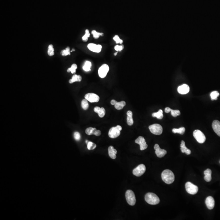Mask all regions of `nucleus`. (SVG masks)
<instances>
[{
  "label": "nucleus",
  "instance_id": "obj_17",
  "mask_svg": "<svg viewBox=\"0 0 220 220\" xmlns=\"http://www.w3.org/2000/svg\"><path fill=\"white\" fill-rule=\"evenodd\" d=\"M212 128L215 133L220 137V122L219 121H214L212 124Z\"/></svg>",
  "mask_w": 220,
  "mask_h": 220
},
{
  "label": "nucleus",
  "instance_id": "obj_9",
  "mask_svg": "<svg viewBox=\"0 0 220 220\" xmlns=\"http://www.w3.org/2000/svg\"><path fill=\"white\" fill-rule=\"evenodd\" d=\"M85 99L91 103L98 102L100 97L98 95L94 93H88L85 96Z\"/></svg>",
  "mask_w": 220,
  "mask_h": 220
},
{
  "label": "nucleus",
  "instance_id": "obj_5",
  "mask_svg": "<svg viewBox=\"0 0 220 220\" xmlns=\"http://www.w3.org/2000/svg\"><path fill=\"white\" fill-rule=\"evenodd\" d=\"M149 129L151 133L155 135H160L163 132V128L161 125L157 124L150 125Z\"/></svg>",
  "mask_w": 220,
  "mask_h": 220
},
{
  "label": "nucleus",
  "instance_id": "obj_30",
  "mask_svg": "<svg viewBox=\"0 0 220 220\" xmlns=\"http://www.w3.org/2000/svg\"><path fill=\"white\" fill-rule=\"evenodd\" d=\"M219 96V93L218 91H214L211 93L210 94V96H211V99L212 100H217V97Z\"/></svg>",
  "mask_w": 220,
  "mask_h": 220
},
{
  "label": "nucleus",
  "instance_id": "obj_4",
  "mask_svg": "<svg viewBox=\"0 0 220 220\" xmlns=\"http://www.w3.org/2000/svg\"><path fill=\"white\" fill-rule=\"evenodd\" d=\"M185 187L187 192L190 195H195L198 190V187L190 182H187L185 183Z\"/></svg>",
  "mask_w": 220,
  "mask_h": 220
},
{
  "label": "nucleus",
  "instance_id": "obj_31",
  "mask_svg": "<svg viewBox=\"0 0 220 220\" xmlns=\"http://www.w3.org/2000/svg\"><path fill=\"white\" fill-rule=\"evenodd\" d=\"M87 144V148L88 150H93L96 147V144L91 141H88Z\"/></svg>",
  "mask_w": 220,
  "mask_h": 220
},
{
  "label": "nucleus",
  "instance_id": "obj_44",
  "mask_svg": "<svg viewBox=\"0 0 220 220\" xmlns=\"http://www.w3.org/2000/svg\"></svg>",
  "mask_w": 220,
  "mask_h": 220
},
{
  "label": "nucleus",
  "instance_id": "obj_11",
  "mask_svg": "<svg viewBox=\"0 0 220 220\" xmlns=\"http://www.w3.org/2000/svg\"><path fill=\"white\" fill-rule=\"evenodd\" d=\"M154 149L155 150V154L158 157H163L167 153V151L165 150L162 149L160 148L158 144H156L154 145Z\"/></svg>",
  "mask_w": 220,
  "mask_h": 220
},
{
  "label": "nucleus",
  "instance_id": "obj_14",
  "mask_svg": "<svg viewBox=\"0 0 220 220\" xmlns=\"http://www.w3.org/2000/svg\"><path fill=\"white\" fill-rule=\"evenodd\" d=\"M86 133L89 135L94 134L97 136H99L101 134V132L100 130H97L95 128L89 127L86 129Z\"/></svg>",
  "mask_w": 220,
  "mask_h": 220
},
{
  "label": "nucleus",
  "instance_id": "obj_24",
  "mask_svg": "<svg viewBox=\"0 0 220 220\" xmlns=\"http://www.w3.org/2000/svg\"><path fill=\"white\" fill-rule=\"evenodd\" d=\"M163 112L161 109H160L157 112H154L152 114V116L153 117H156L158 119H161L163 118Z\"/></svg>",
  "mask_w": 220,
  "mask_h": 220
},
{
  "label": "nucleus",
  "instance_id": "obj_23",
  "mask_svg": "<svg viewBox=\"0 0 220 220\" xmlns=\"http://www.w3.org/2000/svg\"><path fill=\"white\" fill-rule=\"evenodd\" d=\"M126 105V103L125 101H121L120 102H117L115 105V107L116 109L120 110L123 109L124 107Z\"/></svg>",
  "mask_w": 220,
  "mask_h": 220
},
{
  "label": "nucleus",
  "instance_id": "obj_1",
  "mask_svg": "<svg viewBox=\"0 0 220 220\" xmlns=\"http://www.w3.org/2000/svg\"><path fill=\"white\" fill-rule=\"evenodd\" d=\"M162 180L165 183L170 184L173 183L175 181V175L171 170H165L163 171L161 174Z\"/></svg>",
  "mask_w": 220,
  "mask_h": 220
},
{
  "label": "nucleus",
  "instance_id": "obj_36",
  "mask_svg": "<svg viewBox=\"0 0 220 220\" xmlns=\"http://www.w3.org/2000/svg\"><path fill=\"white\" fill-rule=\"evenodd\" d=\"M90 34H89V30L88 29H86L85 31V35L82 37V41L84 42H87L88 41V38L90 36Z\"/></svg>",
  "mask_w": 220,
  "mask_h": 220
},
{
  "label": "nucleus",
  "instance_id": "obj_12",
  "mask_svg": "<svg viewBox=\"0 0 220 220\" xmlns=\"http://www.w3.org/2000/svg\"><path fill=\"white\" fill-rule=\"evenodd\" d=\"M87 47L90 51L95 53H100L101 52L102 49V45L94 43H90L88 44Z\"/></svg>",
  "mask_w": 220,
  "mask_h": 220
},
{
  "label": "nucleus",
  "instance_id": "obj_3",
  "mask_svg": "<svg viewBox=\"0 0 220 220\" xmlns=\"http://www.w3.org/2000/svg\"><path fill=\"white\" fill-rule=\"evenodd\" d=\"M125 196L127 202L129 205L133 206L135 204L136 200L135 195L133 191L130 190H127Z\"/></svg>",
  "mask_w": 220,
  "mask_h": 220
},
{
  "label": "nucleus",
  "instance_id": "obj_32",
  "mask_svg": "<svg viewBox=\"0 0 220 220\" xmlns=\"http://www.w3.org/2000/svg\"><path fill=\"white\" fill-rule=\"evenodd\" d=\"M61 54L63 56H66L68 55H70L71 54V51L70 50L69 47H68L65 50H63L61 52Z\"/></svg>",
  "mask_w": 220,
  "mask_h": 220
},
{
  "label": "nucleus",
  "instance_id": "obj_25",
  "mask_svg": "<svg viewBox=\"0 0 220 220\" xmlns=\"http://www.w3.org/2000/svg\"><path fill=\"white\" fill-rule=\"evenodd\" d=\"M91 66V63L88 61H87L85 63V65L83 66V69L85 71H90V68Z\"/></svg>",
  "mask_w": 220,
  "mask_h": 220
},
{
  "label": "nucleus",
  "instance_id": "obj_15",
  "mask_svg": "<svg viewBox=\"0 0 220 220\" xmlns=\"http://www.w3.org/2000/svg\"><path fill=\"white\" fill-rule=\"evenodd\" d=\"M205 204L208 209L209 210H212L214 208L215 205V201H214V198L211 197L209 196L206 198L205 200Z\"/></svg>",
  "mask_w": 220,
  "mask_h": 220
},
{
  "label": "nucleus",
  "instance_id": "obj_37",
  "mask_svg": "<svg viewBox=\"0 0 220 220\" xmlns=\"http://www.w3.org/2000/svg\"><path fill=\"white\" fill-rule=\"evenodd\" d=\"M113 39L115 41V42H116V43H117V44L120 43V44H122L123 43V41L120 38H119V37L118 36V35H115L113 37Z\"/></svg>",
  "mask_w": 220,
  "mask_h": 220
},
{
  "label": "nucleus",
  "instance_id": "obj_7",
  "mask_svg": "<svg viewBox=\"0 0 220 220\" xmlns=\"http://www.w3.org/2000/svg\"><path fill=\"white\" fill-rule=\"evenodd\" d=\"M146 170V168L145 165L141 164L133 170L132 173L134 175L137 176H140L145 173Z\"/></svg>",
  "mask_w": 220,
  "mask_h": 220
},
{
  "label": "nucleus",
  "instance_id": "obj_20",
  "mask_svg": "<svg viewBox=\"0 0 220 220\" xmlns=\"http://www.w3.org/2000/svg\"><path fill=\"white\" fill-rule=\"evenodd\" d=\"M180 147H181V151L183 153H185V154H187V155H190V154H191V151H190V150L189 149H188V148L185 146V141H183V140H182L181 142Z\"/></svg>",
  "mask_w": 220,
  "mask_h": 220
},
{
  "label": "nucleus",
  "instance_id": "obj_6",
  "mask_svg": "<svg viewBox=\"0 0 220 220\" xmlns=\"http://www.w3.org/2000/svg\"><path fill=\"white\" fill-rule=\"evenodd\" d=\"M193 136L195 139L200 144H203L206 140L205 135L200 130H195L193 132Z\"/></svg>",
  "mask_w": 220,
  "mask_h": 220
},
{
  "label": "nucleus",
  "instance_id": "obj_39",
  "mask_svg": "<svg viewBox=\"0 0 220 220\" xmlns=\"http://www.w3.org/2000/svg\"><path fill=\"white\" fill-rule=\"evenodd\" d=\"M124 46L123 45H117L115 46V49L116 50V51H121L124 49Z\"/></svg>",
  "mask_w": 220,
  "mask_h": 220
},
{
  "label": "nucleus",
  "instance_id": "obj_34",
  "mask_svg": "<svg viewBox=\"0 0 220 220\" xmlns=\"http://www.w3.org/2000/svg\"><path fill=\"white\" fill-rule=\"evenodd\" d=\"M170 112H171L172 115L174 117H176L178 115H180L181 114L180 111L178 110H174L170 109Z\"/></svg>",
  "mask_w": 220,
  "mask_h": 220
},
{
  "label": "nucleus",
  "instance_id": "obj_13",
  "mask_svg": "<svg viewBox=\"0 0 220 220\" xmlns=\"http://www.w3.org/2000/svg\"><path fill=\"white\" fill-rule=\"evenodd\" d=\"M120 134V131L116 128L113 127L110 129L109 132V136L110 138H117Z\"/></svg>",
  "mask_w": 220,
  "mask_h": 220
},
{
  "label": "nucleus",
  "instance_id": "obj_2",
  "mask_svg": "<svg viewBox=\"0 0 220 220\" xmlns=\"http://www.w3.org/2000/svg\"><path fill=\"white\" fill-rule=\"evenodd\" d=\"M145 200L148 204L155 205L159 203L160 199L156 195L153 193L148 192L145 197Z\"/></svg>",
  "mask_w": 220,
  "mask_h": 220
},
{
  "label": "nucleus",
  "instance_id": "obj_33",
  "mask_svg": "<svg viewBox=\"0 0 220 220\" xmlns=\"http://www.w3.org/2000/svg\"><path fill=\"white\" fill-rule=\"evenodd\" d=\"M91 34L93 35V36L95 39L98 38L100 36H102L104 35V34L102 33L97 32L95 30H93L92 31Z\"/></svg>",
  "mask_w": 220,
  "mask_h": 220
},
{
  "label": "nucleus",
  "instance_id": "obj_8",
  "mask_svg": "<svg viewBox=\"0 0 220 220\" xmlns=\"http://www.w3.org/2000/svg\"><path fill=\"white\" fill-rule=\"evenodd\" d=\"M109 66L107 64H104L99 68L98 74L100 78H104L107 76L109 71Z\"/></svg>",
  "mask_w": 220,
  "mask_h": 220
},
{
  "label": "nucleus",
  "instance_id": "obj_38",
  "mask_svg": "<svg viewBox=\"0 0 220 220\" xmlns=\"http://www.w3.org/2000/svg\"><path fill=\"white\" fill-rule=\"evenodd\" d=\"M74 137L77 141H79L81 139V136L79 132H75L74 133Z\"/></svg>",
  "mask_w": 220,
  "mask_h": 220
},
{
  "label": "nucleus",
  "instance_id": "obj_10",
  "mask_svg": "<svg viewBox=\"0 0 220 220\" xmlns=\"http://www.w3.org/2000/svg\"><path fill=\"white\" fill-rule=\"evenodd\" d=\"M135 142L136 144L140 145V149L141 151H144L146 149L148 148V145L146 144V141L144 137L139 136L137 139L135 140Z\"/></svg>",
  "mask_w": 220,
  "mask_h": 220
},
{
  "label": "nucleus",
  "instance_id": "obj_43",
  "mask_svg": "<svg viewBox=\"0 0 220 220\" xmlns=\"http://www.w3.org/2000/svg\"><path fill=\"white\" fill-rule=\"evenodd\" d=\"M117 52H116V53H114V55H115V56H116V55H117Z\"/></svg>",
  "mask_w": 220,
  "mask_h": 220
},
{
  "label": "nucleus",
  "instance_id": "obj_40",
  "mask_svg": "<svg viewBox=\"0 0 220 220\" xmlns=\"http://www.w3.org/2000/svg\"><path fill=\"white\" fill-rule=\"evenodd\" d=\"M170 108H169V107H166V108H165V112H166V113H168V112H170Z\"/></svg>",
  "mask_w": 220,
  "mask_h": 220
},
{
  "label": "nucleus",
  "instance_id": "obj_35",
  "mask_svg": "<svg viewBox=\"0 0 220 220\" xmlns=\"http://www.w3.org/2000/svg\"><path fill=\"white\" fill-rule=\"evenodd\" d=\"M134 121H133L132 115H127V123L128 125L129 126H132L133 125Z\"/></svg>",
  "mask_w": 220,
  "mask_h": 220
},
{
  "label": "nucleus",
  "instance_id": "obj_21",
  "mask_svg": "<svg viewBox=\"0 0 220 220\" xmlns=\"http://www.w3.org/2000/svg\"><path fill=\"white\" fill-rule=\"evenodd\" d=\"M204 179L207 182H210L212 179V171L210 169H207L204 171Z\"/></svg>",
  "mask_w": 220,
  "mask_h": 220
},
{
  "label": "nucleus",
  "instance_id": "obj_42",
  "mask_svg": "<svg viewBox=\"0 0 220 220\" xmlns=\"http://www.w3.org/2000/svg\"><path fill=\"white\" fill-rule=\"evenodd\" d=\"M116 127V128L118 129V130H119L120 131H121L122 130V127H121L120 126H119V125H117Z\"/></svg>",
  "mask_w": 220,
  "mask_h": 220
},
{
  "label": "nucleus",
  "instance_id": "obj_19",
  "mask_svg": "<svg viewBox=\"0 0 220 220\" xmlns=\"http://www.w3.org/2000/svg\"><path fill=\"white\" fill-rule=\"evenodd\" d=\"M109 154L110 157L112 159H116V154L117 153V151L116 149L114 148L112 146H110L108 149Z\"/></svg>",
  "mask_w": 220,
  "mask_h": 220
},
{
  "label": "nucleus",
  "instance_id": "obj_28",
  "mask_svg": "<svg viewBox=\"0 0 220 220\" xmlns=\"http://www.w3.org/2000/svg\"><path fill=\"white\" fill-rule=\"evenodd\" d=\"M48 54L50 56H53L54 55V49L53 48V45L52 44H50L48 46Z\"/></svg>",
  "mask_w": 220,
  "mask_h": 220
},
{
  "label": "nucleus",
  "instance_id": "obj_26",
  "mask_svg": "<svg viewBox=\"0 0 220 220\" xmlns=\"http://www.w3.org/2000/svg\"><path fill=\"white\" fill-rule=\"evenodd\" d=\"M185 129L183 127H181L179 129H173L172 130V131L174 133H179L180 134H184V132H185Z\"/></svg>",
  "mask_w": 220,
  "mask_h": 220
},
{
  "label": "nucleus",
  "instance_id": "obj_27",
  "mask_svg": "<svg viewBox=\"0 0 220 220\" xmlns=\"http://www.w3.org/2000/svg\"><path fill=\"white\" fill-rule=\"evenodd\" d=\"M81 106L84 110H87L88 109L89 107V104L88 103V100H86V99L82 100L81 102Z\"/></svg>",
  "mask_w": 220,
  "mask_h": 220
},
{
  "label": "nucleus",
  "instance_id": "obj_41",
  "mask_svg": "<svg viewBox=\"0 0 220 220\" xmlns=\"http://www.w3.org/2000/svg\"><path fill=\"white\" fill-rule=\"evenodd\" d=\"M117 101L116 100H111V102H110V104H111V105H115V104L117 103Z\"/></svg>",
  "mask_w": 220,
  "mask_h": 220
},
{
  "label": "nucleus",
  "instance_id": "obj_29",
  "mask_svg": "<svg viewBox=\"0 0 220 220\" xmlns=\"http://www.w3.org/2000/svg\"><path fill=\"white\" fill-rule=\"evenodd\" d=\"M77 68V65L75 64H73L71 66V67L67 69V72L68 73L71 72L72 74H74L75 73Z\"/></svg>",
  "mask_w": 220,
  "mask_h": 220
},
{
  "label": "nucleus",
  "instance_id": "obj_22",
  "mask_svg": "<svg viewBox=\"0 0 220 220\" xmlns=\"http://www.w3.org/2000/svg\"><path fill=\"white\" fill-rule=\"evenodd\" d=\"M82 78L81 75H77L75 74L72 76V78L69 80V83L70 84H72L74 82H80L82 81Z\"/></svg>",
  "mask_w": 220,
  "mask_h": 220
},
{
  "label": "nucleus",
  "instance_id": "obj_18",
  "mask_svg": "<svg viewBox=\"0 0 220 220\" xmlns=\"http://www.w3.org/2000/svg\"><path fill=\"white\" fill-rule=\"evenodd\" d=\"M94 111L95 112L97 113L99 116L101 118L104 117L105 115V109L103 107L100 108V107H95L94 109Z\"/></svg>",
  "mask_w": 220,
  "mask_h": 220
},
{
  "label": "nucleus",
  "instance_id": "obj_16",
  "mask_svg": "<svg viewBox=\"0 0 220 220\" xmlns=\"http://www.w3.org/2000/svg\"><path fill=\"white\" fill-rule=\"evenodd\" d=\"M190 91V87L188 85L186 84L183 85L179 86L178 88V92L180 94L184 95L189 93Z\"/></svg>",
  "mask_w": 220,
  "mask_h": 220
}]
</instances>
